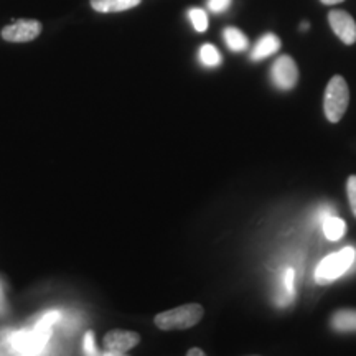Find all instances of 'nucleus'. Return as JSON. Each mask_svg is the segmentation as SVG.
<instances>
[{
  "label": "nucleus",
  "instance_id": "obj_8",
  "mask_svg": "<svg viewBox=\"0 0 356 356\" xmlns=\"http://www.w3.org/2000/svg\"><path fill=\"white\" fill-rule=\"evenodd\" d=\"M140 335L127 330H111L106 333L104 345L109 351L106 355H126L129 350L139 345Z\"/></svg>",
  "mask_w": 356,
  "mask_h": 356
},
{
  "label": "nucleus",
  "instance_id": "obj_11",
  "mask_svg": "<svg viewBox=\"0 0 356 356\" xmlns=\"http://www.w3.org/2000/svg\"><path fill=\"white\" fill-rule=\"evenodd\" d=\"M140 0H91V7L97 12H122L137 7Z\"/></svg>",
  "mask_w": 356,
  "mask_h": 356
},
{
  "label": "nucleus",
  "instance_id": "obj_2",
  "mask_svg": "<svg viewBox=\"0 0 356 356\" xmlns=\"http://www.w3.org/2000/svg\"><path fill=\"white\" fill-rule=\"evenodd\" d=\"M356 262V249L345 248L341 251L328 254L320 261V264L315 269V280L320 286H327L338 277H341L350 269H353Z\"/></svg>",
  "mask_w": 356,
  "mask_h": 356
},
{
  "label": "nucleus",
  "instance_id": "obj_9",
  "mask_svg": "<svg viewBox=\"0 0 356 356\" xmlns=\"http://www.w3.org/2000/svg\"><path fill=\"white\" fill-rule=\"evenodd\" d=\"M280 50V38L274 33H266L264 37L259 38V42L254 44L251 51V60L259 61L264 58L274 55Z\"/></svg>",
  "mask_w": 356,
  "mask_h": 356
},
{
  "label": "nucleus",
  "instance_id": "obj_16",
  "mask_svg": "<svg viewBox=\"0 0 356 356\" xmlns=\"http://www.w3.org/2000/svg\"><path fill=\"white\" fill-rule=\"evenodd\" d=\"M346 191H348V200H350V207L353 215L356 216V175H351L348 178V184H346Z\"/></svg>",
  "mask_w": 356,
  "mask_h": 356
},
{
  "label": "nucleus",
  "instance_id": "obj_10",
  "mask_svg": "<svg viewBox=\"0 0 356 356\" xmlns=\"http://www.w3.org/2000/svg\"><path fill=\"white\" fill-rule=\"evenodd\" d=\"M330 325L335 332H356V310L343 309L335 312V314L332 315Z\"/></svg>",
  "mask_w": 356,
  "mask_h": 356
},
{
  "label": "nucleus",
  "instance_id": "obj_21",
  "mask_svg": "<svg viewBox=\"0 0 356 356\" xmlns=\"http://www.w3.org/2000/svg\"><path fill=\"white\" fill-rule=\"evenodd\" d=\"M186 355H188V356H203L204 353L200 348H191V350L186 351Z\"/></svg>",
  "mask_w": 356,
  "mask_h": 356
},
{
  "label": "nucleus",
  "instance_id": "obj_7",
  "mask_svg": "<svg viewBox=\"0 0 356 356\" xmlns=\"http://www.w3.org/2000/svg\"><path fill=\"white\" fill-rule=\"evenodd\" d=\"M328 24L345 44H353L356 42V22L348 12L332 10L328 13Z\"/></svg>",
  "mask_w": 356,
  "mask_h": 356
},
{
  "label": "nucleus",
  "instance_id": "obj_19",
  "mask_svg": "<svg viewBox=\"0 0 356 356\" xmlns=\"http://www.w3.org/2000/svg\"><path fill=\"white\" fill-rule=\"evenodd\" d=\"M284 289L289 296L293 297V269H287L284 274Z\"/></svg>",
  "mask_w": 356,
  "mask_h": 356
},
{
  "label": "nucleus",
  "instance_id": "obj_17",
  "mask_svg": "<svg viewBox=\"0 0 356 356\" xmlns=\"http://www.w3.org/2000/svg\"><path fill=\"white\" fill-rule=\"evenodd\" d=\"M231 2H233V0H208V7H210V10L213 13H221L228 10Z\"/></svg>",
  "mask_w": 356,
  "mask_h": 356
},
{
  "label": "nucleus",
  "instance_id": "obj_6",
  "mask_svg": "<svg viewBox=\"0 0 356 356\" xmlns=\"http://www.w3.org/2000/svg\"><path fill=\"white\" fill-rule=\"evenodd\" d=\"M40 33H42V24L38 20H19L2 30V38L12 43H25L32 42Z\"/></svg>",
  "mask_w": 356,
  "mask_h": 356
},
{
  "label": "nucleus",
  "instance_id": "obj_12",
  "mask_svg": "<svg viewBox=\"0 0 356 356\" xmlns=\"http://www.w3.org/2000/svg\"><path fill=\"white\" fill-rule=\"evenodd\" d=\"M323 233L330 241H340L346 233V222L335 215L327 216L323 220Z\"/></svg>",
  "mask_w": 356,
  "mask_h": 356
},
{
  "label": "nucleus",
  "instance_id": "obj_14",
  "mask_svg": "<svg viewBox=\"0 0 356 356\" xmlns=\"http://www.w3.org/2000/svg\"><path fill=\"white\" fill-rule=\"evenodd\" d=\"M200 61H202L204 66H210V68H213V66H218L221 63V55L213 44L207 43L200 48Z\"/></svg>",
  "mask_w": 356,
  "mask_h": 356
},
{
  "label": "nucleus",
  "instance_id": "obj_23",
  "mask_svg": "<svg viewBox=\"0 0 356 356\" xmlns=\"http://www.w3.org/2000/svg\"><path fill=\"white\" fill-rule=\"evenodd\" d=\"M300 29H302V30H307V29H309V24H302Z\"/></svg>",
  "mask_w": 356,
  "mask_h": 356
},
{
  "label": "nucleus",
  "instance_id": "obj_4",
  "mask_svg": "<svg viewBox=\"0 0 356 356\" xmlns=\"http://www.w3.org/2000/svg\"><path fill=\"white\" fill-rule=\"evenodd\" d=\"M350 102L348 84L341 76H333L325 89V115L330 122H338L343 118Z\"/></svg>",
  "mask_w": 356,
  "mask_h": 356
},
{
  "label": "nucleus",
  "instance_id": "obj_5",
  "mask_svg": "<svg viewBox=\"0 0 356 356\" xmlns=\"http://www.w3.org/2000/svg\"><path fill=\"white\" fill-rule=\"evenodd\" d=\"M270 76L273 81L279 89H292L299 79V68H297L296 61L291 56L284 55L279 56L274 61L273 70H270Z\"/></svg>",
  "mask_w": 356,
  "mask_h": 356
},
{
  "label": "nucleus",
  "instance_id": "obj_1",
  "mask_svg": "<svg viewBox=\"0 0 356 356\" xmlns=\"http://www.w3.org/2000/svg\"><path fill=\"white\" fill-rule=\"evenodd\" d=\"M63 320V315L58 310H48L40 315L32 327L26 330L8 333L6 346L8 353L13 355H40L47 348L51 338V330L55 325Z\"/></svg>",
  "mask_w": 356,
  "mask_h": 356
},
{
  "label": "nucleus",
  "instance_id": "obj_20",
  "mask_svg": "<svg viewBox=\"0 0 356 356\" xmlns=\"http://www.w3.org/2000/svg\"><path fill=\"white\" fill-rule=\"evenodd\" d=\"M7 309V304H6V297H3V292H2V287H0V312H3Z\"/></svg>",
  "mask_w": 356,
  "mask_h": 356
},
{
  "label": "nucleus",
  "instance_id": "obj_15",
  "mask_svg": "<svg viewBox=\"0 0 356 356\" xmlns=\"http://www.w3.org/2000/svg\"><path fill=\"white\" fill-rule=\"evenodd\" d=\"M188 17L191 20V24H193L195 30L200 33H203L204 30L208 29V17H207V12L202 10V8H191L188 12Z\"/></svg>",
  "mask_w": 356,
  "mask_h": 356
},
{
  "label": "nucleus",
  "instance_id": "obj_22",
  "mask_svg": "<svg viewBox=\"0 0 356 356\" xmlns=\"http://www.w3.org/2000/svg\"><path fill=\"white\" fill-rule=\"evenodd\" d=\"M320 2L325 3V6H337V3H341L343 0H320Z\"/></svg>",
  "mask_w": 356,
  "mask_h": 356
},
{
  "label": "nucleus",
  "instance_id": "obj_18",
  "mask_svg": "<svg viewBox=\"0 0 356 356\" xmlns=\"http://www.w3.org/2000/svg\"><path fill=\"white\" fill-rule=\"evenodd\" d=\"M84 353L86 355H96V345H95V333L92 332H88L86 335H84Z\"/></svg>",
  "mask_w": 356,
  "mask_h": 356
},
{
  "label": "nucleus",
  "instance_id": "obj_3",
  "mask_svg": "<svg viewBox=\"0 0 356 356\" xmlns=\"http://www.w3.org/2000/svg\"><path fill=\"white\" fill-rule=\"evenodd\" d=\"M203 317V307L198 304H186L177 309L162 312L155 317V325L160 330H185L195 327Z\"/></svg>",
  "mask_w": 356,
  "mask_h": 356
},
{
  "label": "nucleus",
  "instance_id": "obj_13",
  "mask_svg": "<svg viewBox=\"0 0 356 356\" xmlns=\"http://www.w3.org/2000/svg\"><path fill=\"white\" fill-rule=\"evenodd\" d=\"M222 37H225V42L228 44L229 50L233 51H244L249 47L246 35H244L241 30L234 29V26H228V29H225Z\"/></svg>",
  "mask_w": 356,
  "mask_h": 356
}]
</instances>
